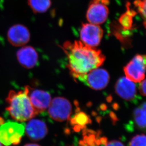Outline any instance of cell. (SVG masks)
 <instances>
[{
	"instance_id": "cell-20",
	"label": "cell",
	"mask_w": 146,
	"mask_h": 146,
	"mask_svg": "<svg viewBox=\"0 0 146 146\" xmlns=\"http://www.w3.org/2000/svg\"><path fill=\"white\" fill-rule=\"evenodd\" d=\"M134 4L140 14L146 21V0H135Z\"/></svg>"
},
{
	"instance_id": "cell-2",
	"label": "cell",
	"mask_w": 146,
	"mask_h": 146,
	"mask_svg": "<svg viewBox=\"0 0 146 146\" xmlns=\"http://www.w3.org/2000/svg\"><path fill=\"white\" fill-rule=\"evenodd\" d=\"M29 87H25L23 90L16 92L11 90L6 98L8 106L7 110L11 117L20 122L28 121L36 115L29 95Z\"/></svg>"
},
{
	"instance_id": "cell-21",
	"label": "cell",
	"mask_w": 146,
	"mask_h": 146,
	"mask_svg": "<svg viewBox=\"0 0 146 146\" xmlns=\"http://www.w3.org/2000/svg\"><path fill=\"white\" fill-rule=\"evenodd\" d=\"M101 145H103V146H125L120 141L113 140L108 141L105 138H101Z\"/></svg>"
},
{
	"instance_id": "cell-10",
	"label": "cell",
	"mask_w": 146,
	"mask_h": 146,
	"mask_svg": "<svg viewBox=\"0 0 146 146\" xmlns=\"http://www.w3.org/2000/svg\"><path fill=\"white\" fill-rule=\"evenodd\" d=\"M29 97L36 114L44 112L48 109L51 103L50 94L41 90H33L29 87Z\"/></svg>"
},
{
	"instance_id": "cell-18",
	"label": "cell",
	"mask_w": 146,
	"mask_h": 146,
	"mask_svg": "<svg viewBox=\"0 0 146 146\" xmlns=\"http://www.w3.org/2000/svg\"><path fill=\"white\" fill-rule=\"evenodd\" d=\"M101 144L100 139H96L94 135L86 136L84 141L80 143V146H99Z\"/></svg>"
},
{
	"instance_id": "cell-7",
	"label": "cell",
	"mask_w": 146,
	"mask_h": 146,
	"mask_svg": "<svg viewBox=\"0 0 146 146\" xmlns=\"http://www.w3.org/2000/svg\"><path fill=\"white\" fill-rule=\"evenodd\" d=\"M48 109L51 118L56 121H64L70 118L72 106L65 98L56 97L51 101Z\"/></svg>"
},
{
	"instance_id": "cell-5",
	"label": "cell",
	"mask_w": 146,
	"mask_h": 146,
	"mask_svg": "<svg viewBox=\"0 0 146 146\" xmlns=\"http://www.w3.org/2000/svg\"><path fill=\"white\" fill-rule=\"evenodd\" d=\"M126 77L133 82L140 83L144 80L146 70V55L138 54L123 69Z\"/></svg>"
},
{
	"instance_id": "cell-24",
	"label": "cell",
	"mask_w": 146,
	"mask_h": 146,
	"mask_svg": "<svg viewBox=\"0 0 146 146\" xmlns=\"http://www.w3.org/2000/svg\"><path fill=\"white\" fill-rule=\"evenodd\" d=\"M144 27H145L146 29V21H145V22H144Z\"/></svg>"
},
{
	"instance_id": "cell-16",
	"label": "cell",
	"mask_w": 146,
	"mask_h": 146,
	"mask_svg": "<svg viewBox=\"0 0 146 146\" xmlns=\"http://www.w3.org/2000/svg\"><path fill=\"white\" fill-rule=\"evenodd\" d=\"M90 118L87 114L83 112H80L76 113L71 119V124L73 125L75 129L82 128L87 124L90 123Z\"/></svg>"
},
{
	"instance_id": "cell-22",
	"label": "cell",
	"mask_w": 146,
	"mask_h": 146,
	"mask_svg": "<svg viewBox=\"0 0 146 146\" xmlns=\"http://www.w3.org/2000/svg\"><path fill=\"white\" fill-rule=\"evenodd\" d=\"M139 84V89L141 94L146 97V79L143 80Z\"/></svg>"
},
{
	"instance_id": "cell-19",
	"label": "cell",
	"mask_w": 146,
	"mask_h": 146,
	"mask_svg": "<svg viewBox=\"0 0 146 146\" xmlns=\"http://www.w3.org/2000/svg\"><path fill=\"white\" fill-rule=\"evenodd\" d=\"M131 13H127L121 16L120 18V23L125 29H130L132 26V15Z\"/></svg>"
},
{
	"instance_id": "cell-25",
	"label": "cell",
	"mask_w": 146,
	"mask_h": 146,
	"mask_svg": "<svg viewBox=\"0 0 146 146\" xmlns=\"http://www.w3.org/2000/svg\"><path fill=\"white\" fill-rule=\"evenodd\" d=\"M0 146H3V144H2L1 142H0Z\"/></svg>"
},
{
	"instance_id": "cell-13",
	"label": "cell",
	"mask_w": 146,
	"mask_h": 146,
	"mask_svg": "<svg viewBox=\"0 0 146 146\" xmlns=\"http://www.w3.org/2000/svg\"><path fill=\"white\" fill-rule=\"evenodd\" d=\"M25 132L30 139L38 141L47 135L48 129L45 123L41 120L31 119L25 127Z\"/></svg>"
},
{
	"instance_id": "cell-17",
	"label": "cell",
	"mask_w": 146,
	"mask_h": 146,
	"mask_svg": "<svg viewBox=\"0 0 146 146\" xmlns=\"http://www.w3.org/2000/svg\"><path fill=\"white\" fill-rule=\"evenodd\" d=\"M129 146H146V135L139 134L131 139Z\"/></svg>"
},
{
	"instance_id": "cell-1",
	"label": "cell",
	"mask_w": 146,
	"mask_h": 146,
	"mask_svg": "<svg viewBox=\"0 0 146 146\" xmlns=\"http://www.w3.org/2000/svg\"><path fill=\"white\" fill-rule=\"evenodd\" d=\"M61 47L67 56L68 68L75 79L98 68L105 62V55L100 50L80 41L66 42Z\"/></svg>"
},
{
	"instance_id": "cell-14",
	"label": "cell",
	"mask_w": 146,
	"mask_h": 146,
	"mask_svg": "<svg viewBox=\"0 0 146 146\" xmlns=\"http://www.w3.org/2000/svg\"><path fill=\"white\" fill-rule=\"evenodd\" d=\"M132 118L136 128L146 132V102H143L134 109Z\"/></svg>"
},
{
	"instance_id": "cell-6",
	"label": "cell",
	"mask_w": 146,
	"mask_h": 146,
	"mask_svg": "<svg viewBox=\"0 0 146 146\" xmlns=\"http://www.w3.org/2000/svg\"><path fill=\"white\" fill-rule=\"evenodd\" d=\"M110 0H92L87 10V19L90 23L99 25L106 21Z\"/></svg>"
},
{
	"instance_id": "cell-9",
	"label": "cell",
	"mask_w": 146,
	"mask_h": 146,
	"mask_svg": "<svg viewBox=\"0 0 146 146\" xmlns=\"http://www.w3.org/2000/svg\"><path fill=\"white\" fill-rule=\"evenodd\" d=\"M7 39L15 47L25 46L31 40V33L26 26L17 24L10 27L7 32Z\"/></svg>"
},
{
	"instance_id": "cell-4",
	"label": "cell",
	"mask_w": 146,
	"mask_h": 146,
	"mask_svg": "<svg viewBox=\"0 0 146 146\" xmlns=\"http://www.w3.org/2000/svg\"><path fill=\"white\" fill-rule=\"evenodd\" d=\"M76 79L92 90H103L108 86L110 76L106 70L97 68Z\"/></svg>"
},
{
	"instance_id": "cell-12",
	"label": "cell",
	"mask_w": 146,
	"mask_h": 146,
	"mask_svg": "<svg viewBox=\"0 0 146 146\" xmlns=\"http://www.w3.org/2000/svg\"><path fill=\"white\" fill-rule=\"evenodd\" d=\"M19 64L26 69H32L36 65L38 55L36 49L31 46H23L16 54Z\"/></svg>"
},
{
	"instance_id": "cell-11",
	"label": "cell",
	"mask_w": 146,
	"mask_h": 146,
	"mask_svg": "<svg viewBox=\"0 0 146 146\" xmlns=\"http://www.w3.org/2000/svg\"><path fill=\"white\" fill-rule=\"evenodd\" d=\"M114 88L116 93L124 100L132 102L138 98L136 86L127 77L118 79Z\"/></svg>"
},
{
	"instance_id": "cell-3",
	"label": "cell",
	"mask_w": 146,
	"mask_h": 146,
	"mask_svg": "<svg viewBox=\"0 0 146 146\" xmlns=\"http://www.w3.org/2000/svg\"><path fill=\"white\" fill-rule=\"evenodd\" d=\"M25 132L24 124L15 121H8L0 126V142L5 146L18 145Z\"/></svg>"
},
{
	"instance_id": "cell-23",
	"label": "cell",
	"mask_w": 146,
	"mask_h": 146,
	"mask_svg": "<svg viewBox=\"0 0 146 146\" xmlns=\"http://www.w3.org/2000/svg\"><path fill=\"white\" fill-rule=\"evenodd\" d=\"M24 146H40V145L36 144L35 143H29L27 144L26 145H24Z\"/></svg>"
},
{
	"instance_id": "cell-15",
	"label": "cell",
	"mask_w": 146,
	"mask_h": 146,
	"mask_svg": "<svg viewBox=\"0 0 146 146\" xmlns=\"http://www.w3.org/2000/svg\"><path fill=\"white\" fill-rule=\"evenodd\" d=\"M28 4L35 14L44 13L49 9L52 5L51 0H28Z\"/></svg>"
},
{
	"instance_id": "cell-8",
	"label": "cell",
	"mask_w": 146,
	"mask_h": 146,
	"mask_svg": "<svg viewBox=\"0 0 146 146\" xmlns=\"http://www.w3.org/2000/svg\"><path fill=\"white\" fill-rule=\"evenodd\" d=\"M103 36V31L98 25L83 24L80 31L82 42L88 46L95 47L98 46Z\"/></svg>"
}]
</instances>
